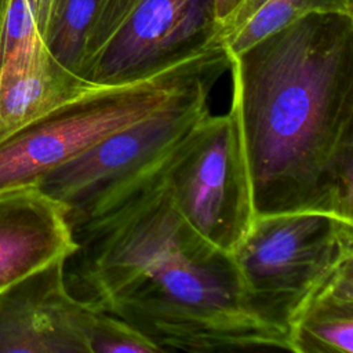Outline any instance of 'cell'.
I'll list each match as a JSON object with an SVG mask.
<instances>
[{
    "instance_id": "6da1fadb",
    "label": "cell",
    "mask_w": 353,
    "mask_h": 353,
    "mask_svg": "<svg viewBox=\"0 0 353 353\" xmlns=\"http://www.w3.org/2000/svg\"><path fill=\"white\" fill-rule=\"evenodd\" d=\"M254 216L353 221V14L314 12L230 55Z\"/></svg>"
},
{
    "instance_id": "7a4b0ae2",
    "label": "cell",
    "mask_w": 353,
    "mask_h": 353,
    "mask_svg": "<svg viewBox=\"0 0 353 353\" xmlns=\"http://www.w3.org/2000/svg\"><path fill=\"white\" fill-rule=\"evenodd\" d=\"M97 309L131 325L159 353L290 352L287 336L248 310L232 255L189 223L153 247Z\"/></svg>"
},
{
    "instance_id": "3957f363",
    "label": "cell",
    "mask_w": 353,
    "mask_h": 353,
    "mask_svg": "<svg viewBox=\"0 0 353 353\" xmlns=\"http://www.w3.org/2000/svg\"><path fill=\"white\" fill-rule=\"evenodd\" d=\"M230 68L222 41L148 79L95 85L0 142V192L37 183L106 135L153 113L176 94Z\"/></svg>"
},
{
    "instance_id": "277c9868",
    "label": "cell",
    "mask_w": 353,
    "mask_h": 353,
    "mask_svg": "<svg viewBox=\"0 0 353 353\" xmlns=\"http://www.w3.org/2000/svg\"><path fill=\"white\" fill-rule=\"evenodd\" d=\"M230 255L251 314L288 339L307 298L353 258V221L317 211L254 216Z\"/></svg>"
},
{
    "instance_id": "5b68a950",
    "label": "cell",
    "mask_w": 353,
    "mask_h": 353,
    "mask_svg": "<svg viewBox=\"0 0 353 353\" xmlns=\"http://www.w3.org/2000/svg\"><path fill=\"white\" fill-rule=\"evenodd\" d=\"M219 77H207L153 113L106 135L36 183L65 207L70 230L117 204L153 172L203 119Z\"/></svg>"
},
{
    "instance_id": "8992f818",
    "label": "cell",
    "mask_w": 353,
    "mask_h": 353,
    "mask_svg": "<svg viewBox=\"0 0 353 353\" xmlns=\"http://www.w3.org/2000/svg\"><path fill=\"white\" fill-rule=\"evenodd\" d=\"M219 41L214 0H99L81 79L103 87L135 83Z\"/></svg>"
},
{
    "instance_id": "52a82bcc",
    "label": "cell",
    "mask_w": 353,
    "mask_h": 353,
    "mask_svg": "<svg viewBox=\"0 0 353 353\" xmlns=\"http://www.w3.org/2000/svg\"><path fill=\"white\" fill-rule=\"evenodd\" d=\"M165 188L183 219L230 254L247 233L254 207L236 117L205 113L170 156Z\"/></svg>"
},
{
    "instance_id": "ba28073f",
    "label": "cell",
    "mask_w": 353,
    "mask_h": 353,
    "mask_svg": "<svg viewBox=\"0 0 353 353\" xmlns=\"http://www.w3.org/2000/svg\"><path fill=\"white\" fill-rule=\"evenodd\" d=\"M66 258L0 291V353H90L97 309L68 291Z\"/></svg>"
},
{
    "instance_id": "9c48e42d",
    "label": "cell",
    "mask_w": 353,
    "mask_h": 353,
    "mask_svg": "<svg viewBox=\"0 0 353 353\" xmlns=\"http://www.w3.org/2000/svg\"><path fill=\"white\" fill-rule=\"evenodd\" d=\"M74 248L65 207L36 183L0 192V290Z\"/></svg>"
},
{
    "instance_id": "30bf717a",
    "label": "cell",
    "mask_w": 353,
    "mask_h": 353,
    "mask_svg": "<svg viewBox=\"0 0 353 353\" xmlns=\"http://www.w3.org/2000/svg\"><path fill=\"white\" fill-rule=\"evenodd\" d=\"M92 87L52 62L44 46L6 61L0 66V142Z\"/></svg>"
},
{
    "instance_id": "8fae6325",
    "label": "cell",
    "mask_w": 353,
    "mask_h": 353,
    "mask_svg": "<svg viewBox=\"0 0 353 353\" xmlns=\"http://www.w3.org/2000/svg\"><path fill=\"white\" fill-rule=\"evenodd\" d=\"M290 352L353 353V258L307 298L288 330Z\"/></svg>"
},
{
    "instance_id": "7c38bea8",
    "label": "cell",
    "mask_w": 353,
    "mask_h": 353,
    "mask_svg": "<svg viewBox=\"0 0 353 353\" xmlns=\"http://www.w3.org/2000/svg\"><path fill=\"white\" fill-rule=\"evenodd\" d=\"M99 0H52L41 34L47 55L81 79L84 48Z\"/></svg>"
},
{
    "instance_id": "4fadbf2b",
    "label": "cell",
    "mask_w": 353,
    "mask_h": 353,
    "mask_svg": "<svg viewBox=\"0 0 353 353\" xmlns=\"http://www.w3.org/2000/svg\"><path fill=\"white\" fill-rule=\"evenodd\" d=\"M314 12L353 14V0H268L240 29L223 40L229 55Z\"/></svg>"
},
{
    "instance_id": "5bb4252c",
    "label": "cell",
    "mask_w": 353,
    "mask_h": 353,
    "mask_svg": "<svg viewBox=\"0 0 353 353\" xmlns=\"http://www.w3.org/2000/svg\"><path fill=\"white\" fill-rule=\"evenodd\" d=\"M159 353L154 345L145 339L123 320L97 309L90 353Z\"/></svg>"
},
{
    "instance_id": "9a60e30c",
    "label": "cell",
    "mask_w": 353,
    "mask_h": 353,
    "mask_svg": "<svg viewBox=\"0 0 353 353\" xmlns=\"http://www.w3.org/2000/svg\"><path fill=\"white\" fill-rule=\"evenodd\" d=\"M41 46L43 41L28 0H10L0 29V66L11 58Z\"/></svg>"
},
{
    "instance_id": "2e32d148",
    "label": "cell",
    "mask_w": 353,
    "mask_h": 353,
    "mask_svg": "<svg viewBox=\"0 0 353 353\" xmlns=\"http://www.w3.org/2000/svg\"><path fill=\"white\" fill-rule=\"evenodd\" d=\"M268 0H243L239 7L228 17V19L219 26L218 34L223 43L230 34L240 29Z\"/></svg>"
},
{
    "instance_id": "e0dca14e",
    "label": "cell",
    "mask_w": 353,
    "mask_h": 353,
    "mask_svg": "<svg viewBox=\"0 0 353 353\" xmlns=\"http://www.w3.org/2000/svg\"><path fill=\"white\" fill-rule=\"evenodd\" d=\"M52 0H28L29 7L32 10V14L34 17L40 37L43 34L44 26H46V21L48 17V11H50V6H51Z\"/></svg>"
},
{
    "instance_id": "ac0fdd59",
    "label": "cell",
    "mask_w": 353,
    "mask_h": 353,
    "mask_svg": "<svg viewBox=\"0 0 353 353\" xmlns=\"http://www.w3.org/2000/svg\"><path fill=\"white\" fill-rule=\"evenodd\" d=\"M215 1V17L218 29L228 19V17L239 7L243 0H214Z\"/></svg>"
},
{
    "instance_id": "d6986e66",
    "label": "cell",
    "mask_w": 353,
    "mask_h": 353,
    "mask_svg": "<svg viewBox=\"0 0 353 353\" xmlns=\"http://www.w3.org/2000/svg\"><path fill=\"white\" fill-rule=\"evenodd\" d=\"M8 4H10V0H0V29H1L3 21H4V17H6V12H7Z\"/></svg>"
},
{
    "instance_id": "ffe728a7",
    "label": "cell",
    "mask_w": 353,
    "mask_h": 353,
    "mask_svg": "<svg viewBox=\"0 0 353 353\" xmlns=\"http://www.w3.org/2000/svg\"><path fill=\"white\" fill-rule=\"evenodd\" d=\"M0 291H1V290H0Z\"/></svg>"
}]
</instances>
